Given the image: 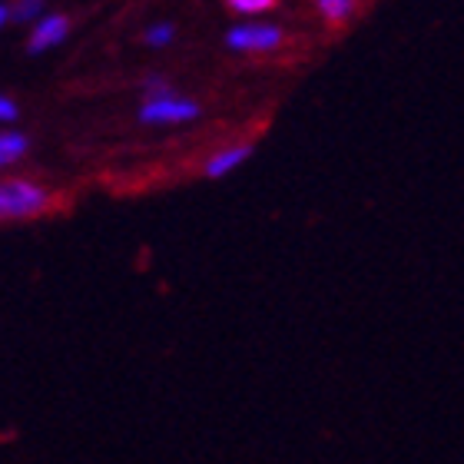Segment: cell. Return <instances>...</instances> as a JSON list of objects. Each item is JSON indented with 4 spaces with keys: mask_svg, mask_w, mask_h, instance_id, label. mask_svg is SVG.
Returning <instances> with one entry per match:
<instances>
[{
    "mask_svg": "<svg viewBox=\"0 0 464 464\" xmlns=\"http://www.w3.org/2000/svg\"><path fill=\"white\" fill-rule=\"evenodd\" d=\"M319 10L325 20L339 24V20H345L352 14V0H319Z\"/></svg>",
    "mask_w": 464,
    "mask_h": 464,
    "instance_id": "7",
    "label": "cell"
},
{
    "mask_svg": "<svg viewBox=\"0 0 464 464\" xmlns=\"http://www.w3.org/2000/svg\"><path fill=\"white\" fill-rule=\"evenodd\" d=\"M199 107L193 100H179V97H153L146 100L143 110H140V120L143 123H186V120H196Z\"/></svg>",
    "mask_w": 464,
    "mask_h": 464,
    "instance_id": "2",
    "label": "cell"
},
{
    "mask_svg": "<svg viewBox=\"0 0 464 464\" xmlns=\"http://www.w3.org/2000/svg\"><path fill=\"white\" fill-rule=\"evenodd\" d=\"M7 120H17V107L7 97H0V123H7Z\"/></svg>",
    "mask_w": 464,
    "mask_h": 464,
    "instance_id": "11",
    "label": "cell"
},
{
    "mask_svg": "<svg viewBox=\"0 0 464 464\" xmlns=\"http://www.w3.org/2000/svg\"><path fill=\"white\" fill-rule=\"evenodd\" d=\"M63 37H67V20L63 17H44L37 27H34V34H30V50L40 53V50L57 47Z\"/></svg>",
    "mask_w": 464,
    "mask_h": 464,
    "instance_id": "4",
    "label": "cell"
},
{
    "mask_svg": "<svg viewBox=\"0 0 464 464\" xmlns=\"http://www.w3.org/2000/svg\"><path fill=\"white\" fill-rule=\"evenodd\" d=\"M27 153V136L24 133H0V166L17 163Z\"/></svg>",
    "mask_w": 464,
    "mask_h": 464,
    "instance_id": "6",
    "label": "cell"
},
{
    "mask_svg": "<svg viewBox=\"0 0 464 464\" xmlns=\"http://www.w3.org/2000/svg\"><path fill=\"white\" fill-rule=\"evenodd\" d=\"M276 0H229L232 10H239V14H262V10H269Z\"/></svg>",
    "mask_w": 464,
    "mask_h": 464,
    "instance_id": "9",
    "label": "cell"
},
{
    "mask_svg": "<svg viewBox=\"0 0 464 464\" xmlns=\"http://www.w3.org/2000/svg\"><path fill=\"white\" fill-rule=\"evenodd\" d=\"M173 40V24H156V27L146 30V44L150 47H166Z\"/></svg>",
    "mask_w": 464,
    "mask_h": 464,
    "instance_id": "8",
    "label": "cell"
},
{
    "mask_svg": "<svg viewBox=\"0 0 464 464\" xmlns=\"http://www.w3.org/2000/svg\"><path fill=\"white\" fill-rule=\"evenodd\" d=\"M40 14V0H20L17 7H14V17L17 20H34Z\"/></svg>",
    "mask_w": 464,
    "mask_h": 464,
    "instance_id": "10",
    "label": "cell"
},
{
    "mask_svg": "<svg viewBox=\"0 0 464 464\" xmlns=\"http://www.w3.org/2000/svg\"><path fill=\"white\" fill-rule=\"evenodd\" d=\"M249 156H252V146H229V150H223V153L209 156V163H206L203 173L209 176V179H219V176L232 173L236 166L246 163Z\"/></svg>",
    "mask_w": 464,
    "mask_h": 464,
    "instance_id": "5",
    "label": "cell"
},
{
    "mask_svg": "<svg viewBox=\"0 0 464 464\" xmlns=\"http://www.w3.org/2000/svg\"><path fill=\"white\" fill-rule=\"evenodd\" d=\"M50 206V193L30 179H14L0 186V219H27Z\"/></svg>",
    "mask_w": 464,
    "mask_h": 464,
    "instance_id": "1",
    "label": "cell"
},
{
    "mask_svg": "<svg viewBox=\"0 0 464 464\" xmlns=\"http://www.w3.org/2000/svg\"><path fill=\"white\" fill-rule=\"evenodd\" d=\"M4 20H7V10L0 7V27H4Z\"/></svg>",
    "mask_w": 464,
    "mask_h": 464,
    "instance_id": "12",
    "label": "cell"
},
{
    "mask_svg": "<svg viewBox=\"0 0 464 464\" xmlns=\"http://www.w3.org/2000/svg\"><path fill=\"white\" fill-rule=\"evenodd\" d=\"M232 50H242V53H259V50H276L282 44V30L272 27V24H246V27L229 30L226 37Z\"/></svg>",
    "mask_w": 464,
    "mask_h": 464,
    "instance_id": "3",
    "label": "cell"
}]
</instances>
